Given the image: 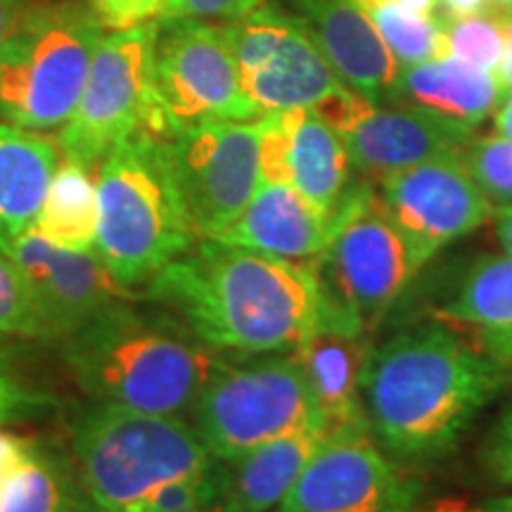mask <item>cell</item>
Instances as JSON below:
<instances>
[{
	"mask_svg": "<svg viewBox=\"0 0 512 512\" xmlns=\"http://www.w3.org/2000/svg\"><path fill=\"white\" fill-rule=\"evenodd\" d=\"M508 368L441 320L413 325L370 347L363 418L396 463H437L505 387Z\"/></svg>",
	"mask_w": 512,
	"mask_h": 512,
	"instance_id": "cell-1",
	"label": "cell"
},
{
	"mask_svg": "<svg viewBox=\"0 0 512 512\" xmlns=\"http://www.w3.org/2000/svg\"><path fill=\"white\" fill-rule=\"evenodd\" d=\"M214 351L294 354L318 328L320 294L311 266L200 238L145 285Z\"/></svg>",
	"mask_w": 512,
	"mask_h": 512,
	"instance_id": "cell-2",
	"label": "cell"
},
{
	"mask_svg": "<svg viewBox=\"0 0 512 512\" xmlns=\"http://www.w3.org/2000/svg\"><path fill=\"white\" fill-rule=\"evenodd\" d=\"M62 351L91 399L174 418L192 411L223 363L171 313L138 309L133 302L88 320L62 339Z\"/></svg>",
	"mask_w": 512,
	"mask_h": 512,
	"instance_id": "cell-3",
	"label": "cell"
},
{
	"mask_svg": "<svg viewBox=\"0 0 512 512\" xmlns=\"http://www.w3.org/2000/svg\"><path fill=\"white\" fill-rule=\"evenodd\" d=\"M95 254L124 287H143L195 245L166 138L136 133L98 164Z\"/></svg>",
	"mask_w": 512,
	"mask_h": 512,
	"instance_id": "cell-4",
	"label": "cell"
},
{
	"mask_svg": "<svg viewBox=\"0 0 512 512\" xmlns=\"http://www.w3.org/2000/svg\"><path fill=\"white\" fill-rule=\"evenodd\" d=\"M330 221L328 245L311 264L320 294L318 328L366 335L420 271L370 178L351 181Z\"/></svg>",
	"mask_w": 512,
	"mask_h": 512,
	"instance_id": "cell-5",
	"label": "cell"
},
{
	"mask_svg": "<svg viewBox=\"0 0 512 512\" xmlns=\"http://www.w3.org/2000/svg\"><path fill=\"white\" fill-rule=\"evenodd\" d=\"M72 441L93 512H133L162 484L219 460L181 418L105 403L83 415Z\"/></svg>",
	"mask_w": 512,
	"mask_h": 512,
	"instance_id": "cell-6",
	"label": "cell"
},
{
	"mask_svg": "<svg viewBox=\"0 0 512 512\" xmlns=\"http://www.w3.org/2000/svg\"><path fill=\"white\" fill-rule=\"evenodd\" d=\"M102 36L91 0L31 3L0 53V119L36 133L67 124Z\"/></svg>",
	"mask_w": 512,
	"mask_h": 512,
	"instance_id": "cell-7",
	"label": "cell"
},
{
	"mask_svg": "<svg viewBox=\"0 0 512 512\" xmlns=\"http://www.w3.org/2000/svg\"><path fill=\"white\" fill-rule=\"evenodd\" d=\"M190 413L211 456L228 465L268 441L323 420L297 351L266 354L242 366L223 361Z\"/></svg>",
	"mask_w": 512,
	"mask_h": 512,
	"instance_id": "cell-8",
	"label": "cell"
},
{
	"mask_svg": "<svg viewBox=\"0 0 512 512\" xmlns=\"http://www.w3.org/2000/svg\"><path fill=\"white\" fill-rule=\"evenodd\" d=\"M159 19L102 36L79 105L60 128V155L98 169L114 145L136 133L169 140L155 88Z\"/></svg>",
	"mask_w": 512,
	"mask_h": 512,
	"instance_id": "cell-9",
	"label": "cell"
},
{
	"mask_svg": "<svg viewBox=\"0 0 512 512\" xmlns=\"http://www.w3.org/2000/svg\"><path fill=\"white\" fill-rule=\"evenodd\" d=\"M242 91L256 112L316 107L344 88L302 17L275 3H261L249 15L221 24Z\"/></svg>",
	"mask_w": 512,
	"mask_h": 512,
	"instance_id": "cell-10",
	"label": "cell"
},
{
	"mask_svg": "<svg viewBox=\"0 0 512 512\" xmlns=\"http://www.w3.org/2000/svg\"><path fill=\"white\" fill-rule=\"evenodd\" d=\"M155 88L169 138L204 121H254L221 24L159 19Z\"/></svg>",
	"mask_w": 512,
	"mask_h": 512,
	"instance_id": "cell-11",
	"label": "cell"
},
{
	"mask_svg": "<svg viewBox=\"0 0 512 512\" xmlns=\"http://www.w3.org/2000/svg\"><path fill=\"white\" fill-rule=\"evenodd\" d=\"M377 444L368 425L342 427L313 453L278 505L285 512H415L425 486Z\"/></svg>",
	"mask_w": 512,
	"mask_h": 512,
	"instance_id": "cell-12",
	"label": "cell"
},
{
	"mask_svg": "<svg viewBox=\"0 0 512 512\" xmlns=\"http://www.w3.org/2000/svg\"><path fill=\"white\" fill-rule=\"evenodd\" d=\"M166 143L197 238H216L259 188V119L204 121L174 133Z\"/></svg>",
	"mask_w": 512,
	"mask_h": 512,
	"instance_id": "cell-13",
	"label": "cell"
},
{
	"mask_svg": "<svg viewBox=\"0 0 512 512\" xmlns=\"http://www.w3.org/2000/svg\"><path fill=\"white\" fill-rule=\"evenodd\" d=\"M347 145L356 174L384 178L441 157H458L475 138L472 128L413 107L373 105L347 86L313 107Z\"/></svg>",
	"mask_w": 512,
	"mask_h": 512,
	"instance_id": "cell-14",
	"label": "cell"
},
{
	"mask_svg": "<svg viewBox=\"0 0 512 512\" xmlns=\"http://www.w3.org/2000/svg\"><path fill=\"white\" fill-rule=\"evenodd\" d=\"M382 207L422 271L441 249L482 228L496 214L460 157H441L377 183Z\"/></svg>",
	"mask_w": 512,
	"mask_h": 512,
	"instance_id": "cell-15",
	"label": "cell"
},
{
	"mask_svg": "<svg viewBox=\"0 0 512 512\" xmlns=\"http://www.w3.org/2000/svg\"><path fill=\"white\" fill-rule=\"evenodd\" d=\"M3 252L27 280L53 342H62L102 311L138 299L131 287L114 278L98 254L62 249L36 230L19 235Z\"/></svg>",
	"mask_w": 512,
	"mask_h": 512,
	"instance_id": "cell-16",
	"label": "cell"
},
{
	"mask_svg": "<svg viewBox=\"0 0 512 512\" xmlns=\"http://www.w3.org/2000/svg\"><path fill=\"white\" fill-rule=\"evenodd\" d=\"M259 183H287L328 219L354 181L347 145L313 107L259 117Z\"/></svg>",
	"mask_w": 512,
	"mask_h": 512,
	"instance_id": "cell-17",
	"label": "cell"
},
{
	"mask_svg": "<svg viewBox=\"0 0 512 512\" xmlns=\"http://www.w3.org/2000/svg\"><path fill=\"white\" fill-rule=\"evenodd\" d=\"M287 10L302 17L311 29L339 81L382 105L399 72V62L384 46L366 12L356 0H283Z\"/></svg>",
	"mask_w": 512,
	"mask_h": 512,
	"instance_id": "cell-18",
	"label": "cell"
},
{
	"mask_svg": "<svg viewBox=\"0 0 512 512\" xmlns=\"http://www.w3.org/2000/svg\"><path fill=\"white\" fill-rule=\"evenodd\" d=\"M332 221L287 183H259L247 209L216 238L311 266L328 245Z\"/></svg>",
	"mask_w": 512,
	"mask_h": 512,
	"instance_id": "cell-19",
	"label": "cell"
},
{
	"mask_svg": "<svg viewBox=\"0 0 512 512\" xmlns=\"http://www.w3.org/2000/svg\"><path fill=\"white\" fill-rule=\"evenodd\" d=\"M496 74L482 72L456 57L399 64V72L382 105L413 107L465 128H475L496 114L505 98Z\"/></svg>",
	"mask_w": 512,
	"mask_h": 512,
	"instance_id": "cell-20",
	"label": "cell"
},
{
	"mask_svg": "<svg viewBox=\"0 0 512 512\" xmlns=\"http://www.w3.org/2000/svg\"><path fill=\"white\" fill-rule=\"evenodd\" d=\"M57 162L53 140L0 121V252L34 228Z\"/></svg>",
	"mask_w": 512,
	"mask_h": 512,
	"instance_id": "cell-21",
	"label": "cell"
},
{
	"mask_svg": "<svg viewBox=\"0 0 512 512\" xmlns=\"http://www.w3.org/2000/svg\"><path fill=\"white\" fill-rule=\"evenodd\" d=\"M439 318L463 325L484 354L512 366V254L477 259L439 309Z\"/></svg>",
	"mask_w": 512,
	"mask_h": 512,
	"instance_id": "cell-22",
	"label": "cell"
},
{
	"mask_svg": "<svg viewBox=\"0 0 512 512\" xmlns=\"http://www.w3.org/2000/svg\"><path fill=\"white\" fill-rule=\"evenodd\" d=\"M328 434V425L318 420L254 448L230 465L233 475L223 508L226 512H271L278 508Z\"/></svg>",
	"mask_w": 512,
	"mask_h": 512,
	"instance_id": "cell-23",
	"label": "cell"
},
{
	"mask_svg": "<svg viewBox=\"0 0 512 512\" xmlns=\"http://www.w3.org/2000/svg\"><path fill=\"white\" fill-rule=\"evenodd\" d=\"M370 347L363 335L337 328H316L297 351L309 373L320 418L330 432L366 425L361 403V380Z\"/></svg>",
	"mask_w": 512,
	"mask_h": 512,
	"instance_id": "cell-24",
	"label": "cell"
},
{
	"mask_svg": "<svg viewBox=\"0 0 512 512\" xmlns=\"http://www.w3.org/2000/svg\"><path fill=\"white\" fill-rule=\"evenodd\" d=\"M72 252H95L98 242V178L93 169L60 155L34 228Z\"/></svg>",
	"mask_w": 512,
	"mask_h": 512,
	"instance_id": "cell-25",
	"label": "cell"
},
{
	"mask_svg": "<svg viewBox=\"0 0 512 512\" xmlns=\"http://www.w3.org/2000/svg\"><path fill=\"white\" fill-rule=\"evenodd\" d=\"M0 512H93L74 465L41 446L0 477Z\"/></svg>",
	"mask_w": 512,
	"mask_h": 512,
	"instance_id": "cell-26",
	"label": "cell"
},
{
	"mask_svg": "<svg viewBox=\"0 0 512 512\" xmlns=\"http://www.w3.org/2000/svg\"><path fill=\"white\" fill-rule=\"evenodd\" d=\"M444 22L446 55L482 69V72L498 74L505 48V10L494 8L477 12V15L451 17L441 15Z\"/></svg>",
	"mask_w": 512,
	"mask_h": 512,
	"instance_id": "cell-27",
	"label": "cell"
},
{
	"mask_svg": "<svg viewBox=\"0 0 512 512\" xmlns=\"http://www.w3.org/2000/svg\"><path fill=\"white\" fill-rule=\"evenodd\" d=\"M230 475H233V470L228 463L214 460L200 472L162 484L133 512H185L214 505L228 496Z\"/></svg>",
	"mask_w": 512,
	"mask_h": 512,
	"instance_id": "cell-28",
	"label": "cell"
},
{
	"mask_svg": "<svg viewBox=\"0 0 512 512\" xmlns=\"http://www.w3.org/2000/svg\"><path fill=\"white\" fill-rule=\"evenodd\" d=\"M458 157L494 209L512 204V138L498 133L484 138L475 136Z\"/></svg>",
	"mask_w": 512,
	"mask_h": 512,
	"instance_id": "cell-29",
	"label": "cell"
},
{
	"mask_svg": "<svg viewBox=\"0 0 512 512\" xmlns=\"http://www.w3.org/2000/svg\"><path fill=\"white\" fill-rule=\"evenodd\" d=\"M0 335L53 342L50 328L31 297L27 280L5 252H0Z\"/></svg>",
	"mask_w": 512,
	"mask_h": 512,
	"instance_id": "cell-30",
	"label": "cell"
},
{
	"mask_svg": "<svg viewBox=\"0 0 512 512\" xmlns=\"http://www.w3.org/2000/svg\"><path fill=\"white\" fill-rule=\"evenodd\" d=\"M53 406V399L27 387L12 368L8 356L0 351V427L24 418H36Z\"/></svg>",
	"mask_w": 512,
	"mask_h": 512,
	"instance_id": "cell-31",
	"label": "cell"
},
{
	"mask_svg": "<svg viewBox=\"0 0 512 512\" xmlns=\"http://www.w3.org/2000/svg\"><path fill=\"white\" fill-rule=\"evenodd\" d=\"M479 465L491 482L512 486V401L498 413V418L479 446Z\"/></svg>",
	"mask_w": 512,
	"mask_h": 512,
	"instance_id": "cell-32",
	"label": "cell"
},
{
	"mask_svg": "<svg viewBox=\"0 0 512 512\" xmlns=\"http://www.w3.org/2000/svg\"><path fill=\"white\" fill-rule=\"evenodd\" d=\"M264 0H166L159 19H197V22L228 24L245 17Z\"/></svg>",
	"mask_w": 512,
	"mask_h": 512,
	"instance_id": "cell-33",
	"label": "cell"
},
{
	"mask_svg": "<svg viewBox=\"0 0 512 512\" xmlns=\"http://www.w3.org/2000/svg\"><path fill=\"white\" fill-rule=\"evenodd\" d=\"M91 5L105 29L117 31L159 19L166 8V0H91Z\"/></svg>",
	"mask_w": 512,
	"mask_h": 512,
	"instance_id": "cell-34",
	"label": "cell"
},
{
	"mask_svg": "<svg viewBox=\"0 0 512 512\" xmlns=\"http://www.w3.org/2000/svg\"><path fill=\"white\" fill-rule=\"evenodd\" d=\"M29 5V0H0V53H3L5 43L10 41L12 31L17 29L19 19H22Z\"/></svg>",
	"mask_w": 512,
	"mask_h": 512,
	"instance_id": "cell-35",
	"label": "cell"
},
{
	"mask_svg": "<svg viewBox=\"0 0 512 512\" xmlns=\"http://www.w3.org/2000/svg\"><path fill=\"white\" fill-rule=\"evenodd\" d=\"M498 81L503 83L505 91H510L512 86V10H505V48H503V60L498 67Z\"/></svg>",
	"mask_w": 512,
	"mask_h": 512,
	"instance_id": "cell-36",
	"label": "cell"
},
{
	"mask_svg": "<svg viewBox=\"0 0 512 512\" xmlns=\"http://www.w3.org/2000/svg\"><path fill=\"white\" fill-rule=\"evenodd\" d=\"M494 0H439V5H444L446 15L451 17H465V15H477L491 8Z\"/></svg>",
	"mask_w": 512,
	"mask_h": 512,
	"instance_id": "cell-37",
	"label": "cell"
},
{
	"mask_svg": "<svg viewBox=\"0 0 512 512\" xmlns=\"http://www.w3.org/2000/svg\"><path fill=\"white\" fill-rule=\"evenodd\" d=\"M496 238L501 242L503 252L512 254V204L496 209Z\"/></svg>",
	"mask_w": 512,
	"mask_h": 512,
	"instance_id": "cell-38",
	"label": "cell"
},
{
	"mask_svg": "<svg viewBox=\"0 0 512 512\" xmlns=\"http://www.w3.org/2000/svg\"><path fill=\"white\" fill-rule=\"evenodd\" d=\"M370 3H396L406 10L420 12V15H434L439 8V0H356V5H361V8H366Z\"/></svg>",
	"mask_w": 512,
	"mask_h": 512,
	"instance_id": "cell-39",
	"label": "cell"
},
{
	"mask_svg": "<svg viewBox=\"0 0 512 512\" xmlns=\"http://www.w3.org/2000/svg\"><path fill=\"white\" fill-rule=\"evenodd\" d=\"M496 133L498 136L512 138V86L510 91L505 93L501 107L496 110Z\"/></svg>",
	"mask_w": 512,
	"mask_h": 512,
	"instance_id": "cell-40",
	"label": "cell"
},
{
	"mask_svg": "<svg viewBox=\"0 0 512 512\" xmlns=\"http://www.w3.org/2000/svg\"><path fill=\"white\" fill-rule=\"evenodd\" d=\"M477 508L482 512H512V494L486 498V501L479 503Z\"/></svg>",
	"mask_w": 512,
	"mask_h": 512,
	"instance_id": "cell-41",
	"label": "cell"
},
{
	"mask_svg": "<svg viewBox=\"0 0 512 512\" xmlns=\"http://www.w3.org/2000/svg\"><path fill=\"white\" fill-rule=\"evenodd\" d=\"M415 512H482V510H479L477 505H475V508H472V510H460L458 505L446 503V505H439V508H430V510H422V508H418Z\"/></svg>",
	"mask_w": 512,
	"mask_h": 512,
	"instance_id": "cell-42",
	"label": "cell"
},
{
	"mask_svg": "<svg viewBox=\"0 0 512 512\" xmlns=\"http://www.w3.org/2000/svg\"><path fill=\"white\" fill-rule=\"evenodd\" d=\"M185 512H226V508H223V501H219V503H214V505H204V508L185 510Z\"/></svg>",
	"mask_w": 512,
	"mask_h": 512,
	"instance_id": "cell-43",
	"label": "cell"
},
{
	"mask_svg": "<svg viewBox=\"0 0 512 512\" xmlns=\"http://www.w3.org/2000/svg\"><path fill=\"white\" fill-rule=\"evenodd\" d=\"M494 3L503 10H512V0H494Z\"/></svg>",
	"mask_w": 512,
	"mask_h": 512,
	"instance_id": "cell-44",
	"label": "cell"
},
{
	"mask_svg": "<svg viewBox=\"0 0 512 512\" xmlns=\"http://www.w3.org/2000/svg\"><path fill=\"white\" fill-rule=\"evenodd\" d=\"M275 512H285V510H280V508H275Z\"/></svg>",
	"mask_w": 512,
	"mask_h": 512,
	"instance_id": "cell-45",
	"label": "cell"
}]
</instances>
